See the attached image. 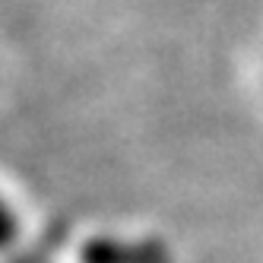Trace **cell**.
Listing matches in <instances>:
<instances>
[{"label":"cell","instance_id":"obj_1","mask_svg":"<svg viewBox=\"0 0 263 263\" xmlns=\"http://www.w3.org/2000/svg\"><path fill=\"white\" fill-rule=\"evenodd\" d=\"M10 241H13V219L4 213V206H0V248L10 244Z\"/></svg>","mask_w":263,"mask_h":263}]
</instances>
